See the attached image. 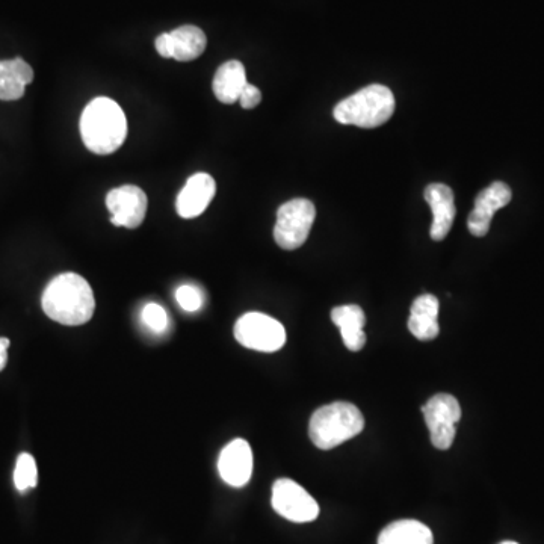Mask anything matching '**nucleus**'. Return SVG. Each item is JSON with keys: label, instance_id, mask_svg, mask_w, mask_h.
Segmentation results:
<instances>
[{"label": "nucleus", "instance_id": "nucleus-14", "mask_svg": "<svg viewBox=\"0 0 544 544\" xmlns=\"http://www.w3.org/2000/svg\"><path fill=\"white\" fill-rule=\"evenodd\" d=\"M425 200L428 201L431 211H433L431 239L443 241L451 232L455 214H457L454 192L445 183H431L425 189Z\"/></svg>", "mask_w": 544, "mask_h": 544}, {"label": "nucleus", "instance_id": "nucleus-17", "mask_svg": "<svg viewBox=\"0 0 544 544\" xmlns=\"http://www.w3.org/2000/svg\"><path fill=\"white\" fill-rule=\"evenodd\" d=\"M34 81V70L22 58L0 61V100L22 99L26 85Z\"/></svg>", "mask_w": 544, "mask_h": 544}, {"label": "nucleus", "instance_id": "nucleus-15", "mask_svg": "<svg viewBox=\"0 0 544 544\" xmlns=\"http://www.w3.org/2000/svg\"><path fill=\"white\" fill-rule=\"evenodd\" d=\"M331 321L339 327L342 340L348 350L357 353L366 345L365 324L366 316L362 307L357 304L334 307L331 310Z\"/></svg>", "mask_w": 544, "mask_h": 544}, {"label": "nucleus", "instance_id": "nucleus-25", "mask_svg": "<svg viewBox=\"0 0 544 544\" xmlns=\"http://www.w3.org/2000/svg\"><path fill=\"white\" fill-rule=\"evenodd\" d=\"M499 544H519V543H516V541H502V543H499Z\"/></svg>", "mask_w": 544, "mask_h": 544}, {"label": "nucleus", "instance_id": "nucleus-22", "mask_svg": "<svg viewBox=\"0 0 544 544\" xmlns=\"http://www.w3.org/2000/svg\"><path fill=\"white\" fill-rule=\"evenodd\" d=\"M176 300L185 312L195 313L203 307V295L191 285L180 286L176 291Z\"/></svg>", "mask_w": 544, "mask_h": 544}, {"label": "nucleus", "instance_id": "nucleus-3", "mask_svg": "<svg viewBox=\"0 0 544 544\" xmlns=\"http://www.w3.org/2000/svg\"><path fill=\"white\" fill-rule=\"evenodd\" d=\"M365 418L357 405L336 401L318 408L310 418L309 437L316 448L330 451L359 436Z\"/></svg>", "mask_w": 544, "mask_h": 544}, {"label": "nucleus", "instance_id": "nucleus-7", "mask_svg": "<svg viewBox=\"0 0 544 544\" xmlns=\"http://www.w3.org/2000/svg\"><path fill=\"white\" fill-rule=\"evenodd\" d=\"M422 413L434 448L448 451L454 443L457 424L461 419L458 399L448 393H439L428 399L427 404L422 407Z\"/></svg>", "mask_w": 544, "mask_h": 544}, {"label": "nucleus", "instance_id": "nucleus-23", "mask_svg": "<svg viewBox=\"0 0 544 544\" xmlns=\"http://www.w3.org/2000/svg\"><path fill=\"white\" fill-rule=\"evenodd\" d=\"M260 102H262V93H260L259 88L254 87V85L251 84L245 85L241 97H239V103H241L242 108L253 109L256 108Z\"/></svg>", "mask_w": 544, "mask_h": 544}, {"label": "nucleus", "instance_id": "nucleus-16", "mask_svg": "<svg viewBox=\"0 0 544 544\" xmlns=\"http://www.w3.org/2000/svg\"><path fill=\"white\" fill-rule=\"evenodd\" d=\"M408 330L419 340H433L439 336V300L434 295L424 294L413 301Z\"/></svg>", "mask_w": 544, "mask_h": 544}, {"label": "nucleus", "instance_id": "nucleus-20", "mask_svg": "<svg viewBox=\"0 0 544 544\" xmlns=\"http://www.w3.org/2000/svg\"><path fill=\"white\" fill-rule=\"evenodd\" d=\"M38 483V469L31 454H20L14 469V484L19 492L34 489Z\"/></svg>", "mask_w": 544, "mask_h": 544}, {"label": "nucleus", "instance_id": "nucleus-13", "mask_svg": "<svg viewBox=\"0 0 544 544\" xmlns=\"http://www.w3.org/2000/svg\"><path fill=\"white\" fill-rule=\"evenodd\" d=\"M217 194L214 177L206 173H197L189 177L185 188L179 192L176 200L177 214L185 220L200 217Z\"/></svg>", "mask_w": 544, "mask_h": 544}, {"label": "nucleus", "instance_id": "nucleus-6", "mask_svg": "<svg viewBox=\"0 0 544 544\" xmlns=\"http://www.w3.org/2000/svg\"><path fill=\"white\" fill-rule=\"evenodd\" d=\"M233 333L242 347L259 353H276L286 344L285 327L265 313H245L236 321Z\"/></svg>", "mask_w": 544, "mask_h": 544}, {"label": "nucleus", "instance_id": "nucleus-10", "mask_svg": "<svg viewBox=\"0 0 544 544\" xmlns=\"http://www.w3.org/2000/svg\"><path fill=\"white\" fill-rule=\"evenodd\" d=\"M208 38L197 26L186 25L173 32L159 35L155 46L162 58H173L180 62L194 61L206 50Z\"/></svg>", "mask_w": 544, "mask_h": 544}, {"label": "nucleus", "instance_id": "nucleus-5", "mask_svg": "<svg viewBox=\"0 0 544 544\" xmlns=\"http://www.w3.org/2000/svg\"><path fill=\"white\" fill-rule=\"evenodd\" d=\"M315 204L306 198H295L282 204L277 211L274 239L283 250H297L306 244L315 223Z\"/></svg>", "mask_w": 544, "mask_h": 544}, {"label": "nucleus", "instance_id": "nucleus-4", "mask_svg": "<svg viewBox=\"0 0 544 544\" xmlns=\"http://www.w3.org/2000/svg\"><path fill=\"white\" fill-rule=\"evenodd\" d=\"M393 112L395 96L392 90L384 85L374 84L337 103L333 115L337 123L374 129L387 123Z\"/></svg>", "mask_w": 544, "mask_h": 544}, {"label": "nucleus", "instance_id": "nucleus-9", "mask_svg": "<svg viewBox=\"0 0 544 544\" xmlns=\"http://www.w3.org/2000/svg\"><path fill=\"white\" fill-rule=\"evenodd\" d=\"M106 208L112 214L111 223L114 226L138 229L146 220V192L133 185L112 189L106 195Z\"/></svg>", "mask_w": 544, "mask_h": 544}, {"label": "nucleus", "instance_id": "nucleus-21", "mask_svg": "<svg viewBox=\"0 0 544 544\" xmlns=\"http://www.w3.org/2000/svg\"><path fill=\"white\" fill-rule=\"evenodd\" d=\"M141 318H143L144 324H146L147 328L152 330L153 333H164V331L167 330V310H165L164 307L159 306V304H147L143 309V313H141Z\"/></svg>", "mask_w": 544, "mask_h": 544}, {"label": "nucleus", "instance_id": "nucleus-2", "mask_svg": "<svg viewBox=\"0 0 544 544\" xmlns=\"http://www.w3.org/2000/svg\"><path fill=\"white\" fill-rule=\"evenodd\" d=\"M81 135L85 146L96 155L117 152L127 136L123 109L108 97H97L82 112Z\"/></svg>", "mask_w": 544, "mask_h": 544}, {"label": "nucleus", "instance_id": "nucleus-12", "mask_svg": "<svg viewBox=\"0 0 544 544\" xmlns=\"http://www.w3.org/2000/svg\"><path fill=\"white\" fill-rule=\"evenodd\" d=\"M253 451L244 439H235L224 446L218 458V472L224 483L235 489L247 486L253 475Z\"/></svg>", "mask_w": 544, "mask_h": 544}, {"label": "nucleus", "instance_id": "nucleus-11", "mask_svg": "<svg viewBox=\"0 0 544 544\" xmlns=\"http://www.w3.org/2000/svg\"><path fill=\"white\" fill-rule=\"evenodd\" d=\"M513 198L510 186L504 182H495L478 194L475 208L470 212L467 229L476 238H483L489 233L493 215L499 209L505 208Z\"/></svg>", "mask_w": 544, "mask_h": 544}, {"label": "nucleus", "instance_id": "nucleus-19", "mask_svg": "<svg viewBox=\"0 0 544 544\" xmlns=\"http://www.w3.org/2000/svg\"><path fill=\"white\" fill-rule=\"evenodd\" d=\"M378 544H434L433 532L418 520H396L381 531Z\"/></svg>", "mask_w": 544, "mask_h": 544}, {"label": "nucleus", "instance_id": "nucleus-8", "mask_svg": "<svg viewBox=\"0 0 544 544\" xmlns=\"http://www.w3.org/2000/svg\"><path fill=\"white\" fill-rule=\"evenodd\" d=\"M272 508L280 516L294 523H309L318 519L319 505L304 487L282 478L272 486Z\"/></svg>", "mask_w": 544, "mask_h": 544}, {"label": "nucleus", "instance_id": "nucleus-18", "mask_svg": "<svg viewBox=\"0 0 544 544\" xmlns=\"http://www.w3.org/2000/svg\"><path fill=\"white\" fill-rule=\"evenodd\" d=\"M247 84L244 64L239 61H227L215 73L212 88H214L215 97L221 103L233 105L238 102Z\"/></svg>", "mask_w": 544, "mask_h": 544}, {"label": "nucleus", "instance_id": "nucleus-24", "mask_svg": "<svg viewBox=\"0 0 544 544\" xmlns=\"http://www.w3.org/2000/svg\"><path fill=\"white\" fill-rule=\"evenodd\" d=\"M8 348H10V340L7 337H0V371H4L7 366Z\"/></svg>", "mask_w": 544, "mask_h": 544}, {"label": "nucleus", "instance_id": "nucleus-1", "mask_svg": "<svg viewBox=\"0 0 544 544\" xmlns=\"http://www.w3.org/2000/svg\"><path fill=\"white\" fill-rule=\"evenodd\" d=\"M41 306L53 321L68 327L87 324L96 310L93 289L84 277L65 272L44 289Z\"/></svg>", "mask_w": 544, "mask_h": 544}]
</instances>
